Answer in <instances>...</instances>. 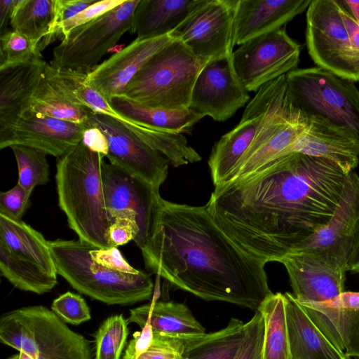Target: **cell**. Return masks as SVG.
<instances>
[{"label":"cell","instance_id":"41","mask_svg":"<svg viewBox=\"0 0 359 359\" xmlns=\"http://www.w3.org/2000/svg\"><path fill=\"white\" fill-rule=\"evenodd\" d=\"M243 343L234 359H263L264 321L259 311L245 324Z\"/></svg>","mask_w":359,"mask_h":359},{"label":"cell","instance_id":"1","mask_svg":"<svg viewBox=\"0 0 359 359\" xmlns=\"http://www.w3.org/2000/svg\"><path fill=\"white\" fill-rule=\"evenodd\" d=\"M349 174L331 161L292 152L215 187L205 205L240 248L278 262L330 221Z\"/></svg>","mask_w":359,"mask_h":359},{"label":"cell","instance_id":"26","mask_svg":"<svg viewBox=\"0 0 359 359\" xmlns=\"http://www.w3.org/2000/svg\"><path fill=\"white\" fill-rule=\"evenodd\" d=\"M47 64L41 58L0 71V129L12 124L26 111Z\"/></svg>","mask_w":359,"mask_h":359},{"label":"cell","instance_id":"53","mask_svg":"<svg viewBox=\"0 0 359 359\" xmlns=\"http://www.w3.org/2000/svg\"><path fill=\"white\" fill-rule=\"evenodd\" d=\"M6 359H19V353L18 354L13 355L11 356L8 357Z\"/></svg>","mask_w":359,"mask_h":359},{"label":"cell","instance_id":"9","mask_svg":"<svg viewBox=\"0 0 359 359\" xmlns=\"http://www.w3.org/2000/svg\"><path fill=\"white\" fill-rule=\"evenodd\" d=\"M336 0H311L306 9V43L317 65L359 82V55L355 50Z\"/></svg>","mask_w":359,"mask_h":359},{"label":"cell","instance_id":"27","mask_svg":"<svg viewBox=\"0 0 359 359\" xmlns=\"http://www.w3.org/2000/svg\"><path fill=\"white\" fill-rule=\"evenodd\" d=\"M129 323L141 329L149 325L154 332L178 337H191L205 334V328L184 304L173 301L152 302L129 311Z\"/></svg>","mask_w":359,"mask_h":359},{"label":"cell","instance_id":"3","mask_svg":"<svg viewBox=\"0 0 359 359\" xmlns=\"http://www.w3.org/2000/svg\"><path fill=\"white\" fill-rule=\"evenodd\" d=\"M104 157L81 142L57 158L55 181L58 205L70 229L79 239L107 249L112 246L102 179Z\"/></svg>","mask_w":359,"mask_h":359},{"label":"cell","instance_id":"15","mask_svg":"<svg viewBox=\"0 0 359 359\" xmlns=\"http://www.w3.org/2000/svg\"><path fill=\"white\" fill-rule=\"evenodd\" d=\"M88 124L97 127L105 135L109 144L106 157L110 163L159 189L170 164L161 153L110 116L93 113Z\"/></svg>","mask_w":359,"mask_h":359},{"label":"cell","instance_id":"18","mask_svg":"<svg viewBox=\"0 0 359 359\" xmlns=\"http://www.w3.org/2000/svg\"><path fill=\"white\" fill-rule=\"evenodd\" d=\"M358 217L359 176L352 172L346 180L339 206L330 221L290 252L314 253L348 271L351 236Z\"/></svg>","mask_w":359,"mask_h":359},{"label":"cell","instance_id":"17","mask_svg":"<svg viewBox=\"0 0 359 359\" xmlns=\"http://www.w3.org/2000/svg\"><path fill=\"white\" fill-rule=\"evenodd\" d=\"M88 126L28 110L0 129V149L22 145L59 158L81 142Z\"/></svg>","mask_w":359,"mask_h":359},{"label":"cell","instance_id":"14","mask_svg":"<svg viewBox=\"0 0 359 359\" xmlns=\"http://www.w3.org/2000/svg\"><path fill=\"white\" fill-rule=\"evenodd\" d=\"M238 0H200L185 20L170 34L196 56L215 59L231 55L234 19Z\"/></svg>","mask_w":359,"mask_h":359},{"label":"cell","instance_id":"7","mask_svg":"<svg viewBox=\"0 0 359 359\" xmlns=\"http://www.w3.org/2000/svg\"><path fill=\"white\" fill-rule=\"evenodd\" d=\"M287 93L306 116H320L344 126L359 137V89L354 82L316 67L286 74Z\"/></svg>","mask_w":359,"mask_h":359},{"label":"cell","instance_id":"2","mask_svg":"<svg viewBox=\"0 0 359 359\" xmlns=\"http://www.w3.org/2000/svg\"><path fill=\"white\" fill-rule=\"evenodd\" d=\"M148 270L206 301L257 311L272 292L264 260L240 248L206 205L160 198L151 235L141 249Z\"/></svg>","mask_w":359,"mask_h":359},{"label":"cell","instance_id":"45","mask_svg":"<svg viewBox=\"0 0 359 359\" xmlns=\"http://www.w3.org/2000/svg\"><path fill=\"white\" fill-rule=\"evenodd\" d=\"M138 233L136 224L127 217L115 219L109 227V237L112 247L126 245L130 241H135Z\"/></svg>","mask_w":359,"mask_h":359},{"label":"cell","instance_id":"32","mask_svg":"<svg viewBox=\"0 0 359 359\" xmlns=\"http://www.w3.org/2000/svg\"><path fill=\"white\" fill-rule=\"evenodd\" d=\"M55 0H19L11 25L40 48L55 36Z\"/></svg>","mask_w":359,"mask_h":359},{"label":"cell","instance_id":"12","mask_svg":"<svg viewBox=\"0 0 359 359\" xmlns=\"http://www.w3.org/2000/svg\"><path fill=\"white\" fill-rule=\"evenodd\" d=\"M307 116L289 99L287 88L268 113L251 145L224 183L250 175L269 161L292 152ZM223 183V184H224Z\"/></svg>","mask_w":359,"mask_h":359},{"label":"cell","instance_id":"46","mask_svg":"<svg viewBox=\"0 0 359 359\" xmlns=\"http://www.w3.org/2000/svg\"><path fill=\"white\" fill-rule=\"evenodd\" d=\"M97 0H55V33L57 27L79 12L96 3Z\"/></svg>","mask_w":359,"mask_h":359},{"label":"cell","instance_id":"49","mask_svg":"<svg viewBox=\"0 0 359 359\" xmlns=\"http://www.w3.org/2000/svg\"><path fill=\"white\" fill-rule=\"evenodd\" d=\"M347 267L348 271L359 273V217L352 232Z\"/></svg>","mask_w":359,"mask_h":359},{"label":"cell","instance_id":"13","mask_svg":"<svg viewBox=\"0 0 359 359\" xmlns=\"http://www.w3.org/2000/svg\"><path fill=\"white\" fill-rule=\"evenodd\" d=\"M286 88V75L261 87L247 104L238 124L214 145L208 163L215 187L223 184L236 168Z\"/></svg>","mask_w":359,"mask_h":359},{"label":"cell","instance_id":"33","mask_svg":"<svg viewBox=\"0 0 359 359\" xmlns=\"http://www.w3.org/2000/svg\"><path fill=\"white\" fill-rule=\"evenodd\" d=\"M142 140L161 153L175 167L201 160L199 154L189 145L182 133L157 130L121 115L118 120Z\"/></svg>","mask_w":359,"mask_h":359},{"label":"cell","instance_id":"35","mask_svg":"<svg viewBox=\"0 0 359 359\" xmlns=\"http://www.w3.org/2000/svg\"><path fill=\"white\" fill-rule=\"evenodd\" d=\"M0 272L15 287L37 294L49 292L57 284V276L15 257L2 245H0Z\"/></svg>","mask_w":359,"mask_h":359},{"label":"cell","instance_id":"39","mask_svg":"<svg viewBox=\"0 0 359 359\" xmlns=\"http://www.w3.org/2000/svg\"><path fill=\"white\" fill-rule=\"evenodd\" d=\"M51 311L64 323L78 325L91 318L90 309L79 294L67 292L55 299Z\"/></svg>","mask_w":359,"mask_h":359},{"label":"cell","instance_id":"24","mask_svg":"<svg viewBox=\"0 0 359 359\" xmlns=\"http://www.w3.org/2000/svg\"><path fill=\"white\" fill-rule=\"evenodd\" d=\"M28 110L86 125L93 114L78 100L57 69L50 63L47 64L43 76L28 102L26 111Z\"/></svg>","mask_w":359,"mask_h":359},{"label":"cell","instance_id":"36","mask_svg":"<svg viewBox=\"0 0 359 359\" xmlns=\"http://www.w3.org/2000/svg\"><path fill=\"white\" fill-rule=\"evenodd\" d=\"M15 156L18 170V183L32 192L39 185L49 181V164L46 154L39 150L22 145L10 147Z\"/></svg>","mask_w":359,"mask_h":359},{"label":"cell","instance_id":"47","mask_svg":"<svg viewBox=\"0 0 359 359\" xmlns=\"http://www.w3.org/2000/svg\"><path fill=\"white\" fill-rule=\"evenodd\" d=\"M154 337L152 328L145 325L142 330L133 334L121 359H136L151 345Z\"/></svg>","mask_w":359,"mask_h":359},{"label":"cell","instance_id":"43","mask_svg":"<svg viewBox=\"0 0 359 359\" xmlns=\"http://www.w3.org/2000/svg\"><path fill=\"white\" fill-rule=\"evenodd\" d=\"M32 192L26 190L18 183L5 192L0 194V214L20 221L29 207Z\"/></svg>","mask_w":359,"mask_h":359},{"label":"cell","instance_id":"4","mask_svg":"<svg viewBox=\"0 0 359 359\" xmlns=\"http://www.w3.org/2000/svg\"><path fill=\"white\" fill-rule=\"evenodd\" d=\"M49 245L57 274L80 293L108 305H132L151 298L154 283L148 273H127L98 264L91 259V244L56 239Z\"/></svg>","mask_w":359,"mask_h":359},{"label":"cell","instance_id":"38","mask_svg":"<svg viewBox=\"0 0 359 359\" xmlns=\"http://www.w3.org/2000/svg\"><path fill=\"white\" fill-rule=\"evenodd\" d=\"M40 48L22 34L11 30L0 37V71L41 59Z\"/></svg>","mask_w":359,"mask_h":359},{"label":"cell","instance_id":"40","mask_svg":"<svg viewBox=\"0 0 359 359\" xmlns=\"http://www.w3.org/2000/svg\"><path fill=\"white\" fill-rule=\"evenodd\" d=\"M136 359H187L184 337L154 332L151 345Z\"/></svg>","mask_w":359,"mask_h":359},{"label":"cell","instance_id":"48","mask_svg":"<svg viewBox=\"0 0 359 359\" xmlns=\"http://www.w3.org/2000/svg\"><path fill=\"white\" fill-rule=\"evenodd\" d=\"M81 142L90 150L99 153L104 157L109 152L107 140L102 130L96 126H88L83 133Z\"/></svg>","mask_w":359,"mask_h":359},{"label":"cell","instance_id":"42","mask_svg":"<svg viewBox=\"0 0 359 359\" xmlns=\"http://www.w3.org/2000/svg\"><path fill=\"white\" fill-rule=\"evenodd\" d=\"M126 0H102L97 1L76 15L61 23L57 28L56 35L65 36L73 29L87 24L102 15L108 13Z\"/></svg>","mask_w":359,"mask_h":359},{"label":"cell","instance_id":"22","mask_svg":"<svg viewBox=\"0 0 359 359\" xmlns=\"http://www.w3.org/2000/svg\"><path fill=\"white\" fill-rule=\"evenodd\" d=\"M307 118L306 128L294 142L292 152L331 161L347 173L352 172L359 163L357 135L324 117Z\"/></svg>","mask_w":359,"mask_h":359},{"label":"cell","instance_id":"31","mask_svg":"<svg viewBox=\"0 0 359 359\" xmlns=\"http://www.w3.org/2000/svg\"><path fill=\"white\" fill-rule=\"evenodd\" d=\"M245 324L232 318L219 331L184 337L187 359H234L244 339Z\"/></svg>","mask_w":359,"mask_h":359},{"label":"cell","instance_id":"25","mask_svg":"<svg viewBox=\"0 0 359 359\" xmlns=\"http://www.w3.org/2000/svg\"><path fill=\"white\" fill-rule=\"evenodd\" d=\"M284 295L290 359H348L320 330L292 293Z\"/></svg>","mask_w":359,"mask_h":359},{"label":"cell","instance_id":"51","mask_svg":"<svg viewBox=\"0 0 359 359\" xmlns=\"http://www.w3.org/2000/svg\"><path fill=\"white\" fill-rule=\"evenodd\" d=\"M19 0L0 1V29L2 31L13 17Z\"/></svg>","mask_w":359,"mask_h":359},{"label":"cell","instance_id":"20","mask_svg":"<svg viewBox=\"0 0 359 359\" xmlns=\"http://www.w3.org/2000/svg\"><path fill=\"white\" fill-rule=\"evenodd\" d=\"M298 303L343 355L359 359V292L344 291L326 301Z\"/></svg>","mask_w":359,"mask_h":359},{"label":"cell","instance_id":"19","mask_svg":"<svg viewBox=\"0 0 359 359\" xmlns=\"http://www.w3.org/2000/svg\"><path fill=\"white\" fill-rule=\"evenodd\" d=\"M288 273L294 299L320 302L344 292L346 273L321 257L306 251H292L278 260Z\"/></svg>","mask_w":359,"mask_h":359},{"label":"cell","instance_id":"34","mask_svg":"<svg viewBox=\"0 0 359 359\" xmlns=\"http://www.w3.org/2000/svg\"><path fill=\"white\" fill-rule=\"evenodd\" d=\"M257 311L264 321L263 359H290L284 294L272 292Z\"/></svg>","mask_w":359,"mask_h":359},{"label":"cell","instance_id":"23","mask_svg":"<svg viewBox=\"0 0 359 359\" xmlns=\"http://www.w3.org/2000/svg\"><path fill=\"white\" fill-rule=\"evenodd\" d=\"M311 0H238L233 41L242 43L278 30L306 10Z\"/></svg>","mask_w":359,"mask_h":359},{"label":"cell","instance_id":"30","mask_svg":"<svg viewBox=\"0 0 359 359\" xmlns=\"http://www.w3.org/2000/svg\"><path fill=\"white\" fill-rule=\"evenodd\" d=\"M109 104L118 114L147 126L170 133H188L204 118L191 109H166L141 105L123 96L113 97Z\"/></svg>","mask_w":359,"mask_h":359},{"label":"cell","instance_id":"50","mask_svg":"<svg viewBox=\"0 0 359 359\" xmlns=\"http://www.w3.org/2000/svg\"><path fill=\"white\" fill-rule=\"evenodd\" d=\"M341 13L350 34L352 45L355 50L359 55V24L343 6Z\"/></svg>","mask_w":359,"mask_h":359},{"label":"cell","instance_id":"37","mask_svg":"<svg viewBox=\"0 0 359 359\" xmlns=\"http://www.w3.org/2000/svg\"><path fill=\"white\" fill-rule=\"evenodd\" d=\"M128 325L122 314L105 319L95 334L93 359H121L129 334Z\"/></svg>","mask_w":359,"mask_h":359},{"label":"cell","instance_id":"52","mask_svg":"<svg viewBox=\"0 0 359 359\" xmlns=\"http://www.w3.org/2000/svg\"><path fill=\"white\" fill-rule=\"evenodd\" d=\"M359 24V1H339Z\"/></svg>","mask_w":359,"mask_h":359},{"label":"cell","instance_id":"5","mask_svg":"<svg viewBox=\"0 0 359 359\" xmlns=\"http://www.w3.org/2000/svg\"><path fill=\"white\" fill-rule=\"evenodd\" d=\"M210 60L196 56L182 41L172 39L135 74L123 97L149 107L189 108L196 78Z\"/></svg>","mask_w":359,"mask_h":359},{"label":"cell","instance_id":"44","mask_svg":"<svg viewBox=\"0 0 359 359\" xmlns=\"http://www.w3.org/2000/svg\"><path fill=\"white\" fill-rule=\"evenodd\" d=\"M90 255L96 263L109 269L127 273H135L139 271L129 264L116 247L102 249L92 245Z\"/></svg>","mask_w":359,"mask_h":359},{"label":"cell","instance_id":"21","mask_svg":"<svg viewBox=\"0 0 359 359\" xmlns=\"http://www.w3.org/2000/svg\"><path fill=\"white\" fill-rule=\"evenodd\" d=\"M172 39L170 34L146 39L136 38L87 74L86 82L109 102L113 97H121L135 74Z\"/></svg>","mask_w":359,"mask_h":359},{"label":"cell","instance_id":"28","mask_svg":"<svg viewBox=\"0 0 359 359\" xmlns=\"http://www.w3.org/2000/svg\"><path fill=\"white\" fill-rule=\"evenodd\" d=\"M200 0H140L130 34L140 39L170 34L197 6Z\"/></svg>","mask_w":359,"mask_h":359},{"label":"cell","instance_id":"16","mask_svg":"<svg viewBox=\"0 0 359 359\" xmlns=\"http://www.w3.org/2000/svg\"><path fill=\"white\" fill-rule=\"evenodd\" d=\"M248 93L236 73L232 55L210 59L196 78L189 109L224 121L248 102Z\"/></svg>","mask_w":359,"mask_h":359},{"label":"cell","instance_id":"8","mask_svg":"<svg viewBox=\"0 0 359 359\" xmlns=\"http://www.w3.org/2000/svg\"><path fill=\"white\" fill-rule=\"evenodd\" d=\"M140 0H126L98 18L71 30L53 48L50 65L88 74L127 32Z\"/></svg>","mask_w":359,"mask_h":359},{"label":"cell","instance_id":"10","mask_svg":"<svg viewBox=\"0 0 359 359\" xmlns=\"http://www.w3.org/2000/svg\"><path fill=\"white\" fill-rule=\"evenodd\" d=\"M300 46L283 28L252 39L233 52L236 73L248 92L297 69Z\"/></svg>","mask_w":359,"mask_h":359},{"label":"cell","instance_id":"29","mask_svg":"<svg viewBox=\"0 0 359 359\" xmlns=\"http://www.w3.org/2000/svg\"><path fill=\"white\" fill-rule=\"evenodd\" d=\"M0 245L15 257L57 276L49 241L22 220L0 214Z\"/></svg>","mask_w":359,"mask_h":359},{"label":"cell","instance_id":"11","mask_svg":"<svg viewBox=\"0 0 359 359\" xmlns=\"http://www.w3.org/2000/svg\"><path fill=\"white\" fill-rule=\"evenodd\" d=\"M102 179L111 224L120 217L132 219L138 229L134 241L141 249L152 233L158 203L161 197L159 189L104 161L102 164Z\"/></svg>","mask_w":359,"mask_h":359},{"label":"cell","instance_id":"6","mask_svg":"<svg viewBox=\"0 0 359 359\" xmlns=\"http://www.w3.org/2000/svg\"><path fill=\"white\" fill-rule=\"evenodd\" d=\"M0 342L32 359H93L91 342L48 308L29 306L1 315Z\"/></svg>","mask_w":359,"mask_h":359}]
</instances>
